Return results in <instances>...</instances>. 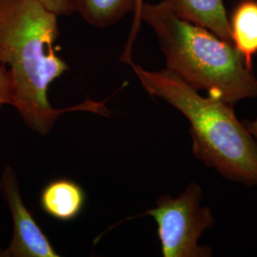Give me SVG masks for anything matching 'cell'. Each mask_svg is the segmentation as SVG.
Wrapping results in <instances>:
<instances>
[{
    "label": "cell",
    "mask_w": 257,
    "mask_h": 257,
    "mask_svg": "<svg viewBox=\"0 0 257 257\" xmlns=\"http://www.w3.org/2000/svg\"><path fill=\"white\" fill-rule=\"evenodd\" d=\"M58 17L40 0H0V67L9 76L11 105L30 128L42 136L64 112L110 113L105 102L87 99L57 110L49 101V86L69 70L55 50Z\"/></svg>",
    "instance_id": "1"
},
{
    "label": "cell",
    "mask_w": 257,
    "mask_h": 257,
    "mask_svg": "<svg viewBox=\"0 0 257 257\" xmlns=\"http://www.w3.org/2000/svg\"><path fill=\"white\" fill-rule=\"evenodd\" d=\"M131 66L151 96L168 102L189 120L193 156L226 179L257 186L256 141L233 106L211 95L204 97L167 68L147 71L134 62Z\"/></svg>",
    "instance_id": "2"
},
{
    "label": "cell",
    "mask_w": 257,
    "mask_h": 257,
    "mask_svg": "<svg viewBox=\"0 0 257 257\" xmlns=\"http://www.w3.org/2000/svg\"><path fill=\"white\" fill-rule=\"evenodd\" d=\"M140 19L156 34L166 68L193 88L231 106L257 98V78L233 44L179 19L165 1L144 2Z\"/></svg>",
    "instance_id": "3"
},
{
    "label": "cell",
    "mask_w": 257,
    "mask_h": 257,
    "mask_svg": "<svg viewBox=\"0 0 257 257\" xmlns=\"http://www.w3.org/2000/svg\"><path fill=\"white\" fill-rule=\"evenodd\" d=\"M203 192L197 183L189 184L178 197L161 195L156 207L142 215L152 216L164 257H211L212 250L198 241L205 230L214 225L211 209L201 206Z\"/></svg>",
    "instance_id": "4"
},
{
    "label": "cell",
    "mask_w": 257,
    "mask_h": 257,
    "mask_svg": "<svg viewBox=\"0 0 257 257\" xmlns=\"http://www.w3.org/2000/svg\"><path fill=\"white\" fill-rule=\"evenodd\" d=\"M0 188L9 205L14 221V235L0 257H58L44 232L24 205L18 177L11 166L4 169Z\"/></svg>",
    "instance_id": "5"
},
{
    "label": "cell",
    "mask_w": 257,
    "mask_h": 257,
    "mask_svg": "<svg viewBox=\"0 0 257 257\" xmlns=\"http://www.w3.org/2000/svg\"><path fill=\"white\" fill-rule=\"evenodd\" d=\"M179 19L205 28L233 44L223 0H163ZM234 45V44H233Z\"/></svg>",
    "instance_id": "6"
},
{
    "label": "cell",
    "mask_w": 257,
    "mask_h": 257,
    "mask_svg": "<svg viewBox=\"0 0 257 257\" xmlns=\"http://www.w3.org/2000/svg\"><path fill=\"white\" fill-rule=\"evenodd\" d=\"M85 193L82 188L72 180L57 179L48 184L41 193L43 210L55 219L70 221L82 211Z\"/></svg>",
    "instance_id": "7"
},
{
    "label": "cell",
    "mask_w": 257,
    "mask_h": 257,
    "mask_svg": "<svg viewBox=\"0 0 257 257\" xmlns=\"http://www.w3.org/2000/svg\"><path fill=\"white\" fill-rule=\"evenodd\" d=\"M72 14H78L88 24L96 28L112 26L134 13L136 0H69Z\"/></svg>",
    "instance_id": "8"
},
{
    "label": "cell",
    "mask_w": 257,
    "mask_h": 257,
    "mask_svg": "<svg viewBox=\"0 0 257 257\" xmlns=\"http://www.w3.org/2000/svg\"><path fill=\"white\" fill-rule=\"evenodd\" d=\"M230 26L234 46L252 69V58L257 54V1L240 2L231 15Z\"/></svg>",
    "instance_id": "9"
},
{
    "label": "cell",
    "mask_w": 257,
    "mask_h": 257,
    "mask_svg": "<svg viewBox=\"0 0 257 257\" xmlns=\"http://www.w3.org/2000/svg\"><path fill=\"white\" fill-rule=\"evenodd\" d=\"M144 0H136V7L134 10V18H133V23L132 27L130 30V35H128L127 43L124 48V52L121 56V62L126 63V64L131 65L133 63L132 60V51L134 44L138 38V33L140 31L141 27V19H140V13H141V8L144 4Z\"/></svg>",
    "instance_id": "10"
},
{
    "label": "cell",
    "mask_w": 257,
    "mask_h": 257,
    "mask_svg": "<svg viewBox=\"0 0 257 257\" xmlns=\"http://www.w3.org/2000/svg\"><path fill=\"white\" fill-rule=\"evenodd\" d=\"M12 104V90L9 76L6 71L0 67V108Z\"/></svg>",
    "instance_id": "11"
},
{
    "label": "cell",
    "mask_w": 257,
    "mask_h": 257,
    "mask_svg": "<svg viewBox=\"0 0 257 257\" xmlns=\"http://www.w3.org/2000/svg\"><path fill=\"white\" fill-rule=\"evenodd\" d=\"M47 8L55 12L59 17L72 15L69 0H40Z\"/></svg>",
    "instance_id": "12"
},
{
    "label": "cell",
    "mask_w": 257,
    "mask_h": 257,
    "mask_svg": "<svg viewBox=\"0 0 257 257\" xmlns=\"http://www.w3.org/2000/svg\"><path fill=\"white\" fill-rule=\"evenodd\" d=\"M243 123L249 134L254 138L257 143V117L254 120H244Z\"/></svg>",
    "instance_id": "13"
}]
</instances>
